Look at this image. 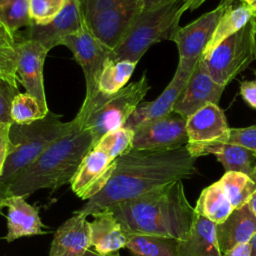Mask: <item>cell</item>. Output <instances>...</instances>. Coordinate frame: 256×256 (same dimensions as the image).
<instances>
[{
  "instance_id": "1",
  "label": "cell",
  "mask_w": 256,
  "mask_h": 256,
  "mask_svg": "<svg viewBox=\"0 0 256 256\" xmlns=\"http://www.w3.org/2000/svg\"><path fill=\"white\" fill-rule=\"evenodd\" d=\"M196 159L187 146L165 151L132 149L116 159L114 171L104 189L78 212L87 217L159 186L192 178L197 172Z\"/></svg>"
},
{
  "instance_id": "2",
  "label": "cell",
  "mask_w": 256,
  "mask_h": 256,
  "mask_svg": "<svg viewBox=\"0 0 256 256\" xmlns=\"http://www.w3.org/2000/svg\"><path fill=\"white\" fill-rule=\"evenodd\" d=\"M128 234H147L178 241L188 234L195 217L182 180L159 186L110 207Z\"/></svg>"
},
{
  "instance_id": "3",
  "label": "cell",
  "mask_w": 256,
  "mask_h": 256,
  "mask_svg": "<svg viewBox=\"0 0 256 256\" xmlns=\"http://www.w3.org/2000/svg\"><path fill=\"white\" fill-rule=\"evenodd\" d=\"M93 145L90 131L75 123L71 133L52 144L17 176L3 199L13 195L28 197L40 189L56 190L70 183Z\"/></svg>"
},
{
  "instance_id": "4",
  "label": "cell",
  "mask_w": 256,
  "mask_h": 256,
  "mask_svg": "<svg viewBox=\"0 0 256 256\" xmlns=\"http://www.w3.org/2000/svg\"><path fill=\"white\" fill-rule=\"evenodd\" d=\"M75 123L62 122L61 116L52 112L30 124L11 123L9 131V152L0 176L1 201L17 176L34 162L52 144L73 131Z\"/></svg>"
},
{
  "instance_id": "5",
  "label": "cell",
  "mask_w": 256,
  "mask_h": 256,
  "mask_svg": "<svg viewBox=\"0 0 256 256\" xmlns=\"http://www.w3.org/2000/svg\"><path fill=\"white\" fill-rule=\"evenodd\" d=\"M149 89L144 72L139 80L127 84L115 94L104 95L98 91L91 100L83 101L73 120L78 127L90 131L95 145L103 135L125 125Z\"/></svg>"
},
{
  "instance_id": "6",
  "label": "cell",
  "mask_w": 256,
  "mask_h": 256,
  "mask_svg": "<svg viewBox=\"0 0 256 256\" xmlns=\"http://www.w3.org/2000/svg\"><path fill=\"white\" fill-rule=\"evenodd\" d=\"M185 1L173 0L154 9L143 11L124 40L110 52L108 59L138 63L152 45L170 40L185 12Z\"/></svg>"
},
{
  "instance_id": "7",
  "label": "cell",
  "mask_w": 256,
  "mask_h": 256,
  "mask_svg": "<svg viewBox=\"0 0 256 256\" xmlns=\"http://www.w3.org/2000/svg\"><path fill=\"white\" fill-rule=\"evenodd\" d=\"M253 35L254 26L250 20L242 29L221 42L209 54L200 57L215 82L226 87L255 60Z\"/></svg>"
},
{
  "instance_id": "8",
  "label": "cell",
  "mask_w": 256,
  "mask_h": 256,
  "mask_svg": "<svg viewBox=\"0 0 256 256\" xmlns=\"http://www.w3.org/2000/svg\"><path fill=\"white\" fill-rule=\"evenodd\" d=\"M61 45L72 52L74 60L80 65L86 83L84 101L91 100L98 93L99 76L111 50L92 34L86 22L81 30L67 36Z\"/></svg>"
},
{
  "instance_id": "9",
  "label": "cell",
  "mask_w": 256,
  "mask_h": 256,
  "mask_svg": "<svg viewBox=\"0 0 256 256\" xmlns=\"http://www.w3.org/2000/svg\"><path fill=\"white\" fill-rule=\"evenodd\" d=\"M143 10V0H124L85 22L92 34L112 51L124 40Z\"/></svg>"
},
{
  "instance_id": "10",
  "label": "cell",
  "mask_w": 256,
  "mask_h": 256,
  "mask_svg": "<svg viewBox=\"0 0 256 256\" xmlns=\"http://www.w3.org/2000/svg\"><path fill=\"white\" fill-rule=\"evenodd\" d=\"M187 119L171 112L134 130L133 149L148 151L174 150L188 144Z\"/></svg>"
},
{
  "instance_id": "11",
  "label": "cell",
  "mask_w": 256,
  "mask_h": 256,
  "mask_svg": "<svg viewBox=\"0 0 256 256\" xmlns=\"http://www.w3.org/2000/svg\"><path fill=\"white\" fill-rule=\"evenodd\" d=\"M198 60H179L172 80L161 95L153 101L141 102L123 127L134 131L143 124L173 112L174 104L184 90Z\"/></svg>"
},
{
  "instance_id": "12",
  "label": "cell",
  "mask_w": 256,
  "mask_h": 256,
  "mask_svg": "<svg viewBox=\"0 0 256 256\" xmlns=\"http://www.w3.org/2000/svg\"><path fill=\"white\" fill-rule=\"evenodd\" d=\"M84 24L85 19L79 0H70L67 6L52 21L43 25L32 24L24 31L17 32V37L38 41L50 51L55 46L61 45L67 36L81 30Z\"/></svg>"
},
{
  "instance_id": "13",
  "label": "cell",
  "mask_w": 256,
  "mask_h": 256,
  "mask_svg": "<svg viewBox=\"0 0 256 256\" xmlns=\"http://www.w3.org/2000/svg\"><path fill=\"white\" fill-rule=\"evenodd\" d=\"M227 7L220 3L215 9L201 15L186 26H179L176 29L170 40L177 45L179 60H198L202 56Z\"/></svg>"
},
{
  "instance_id": "14",
  "label": "cell",
  "mask_w": 256,
  "mask_h": 256,
  "mask_svg": "<svg viewBox=\"0 0 256 256\" xmlns=\"http://www.w3.org/2000/svg\"><path fill=\"white\" fill-rule=\"evenodd\" d=\"M18 38V37H17ZM17 75L26 93L34 96L48 110L43 80V67L49 52L41 43L31 39L18 38Z\"/></svg>"
},
{
  "instance_id": "15",
  "label": "cell",
  "mask_w": 256,
  "mask_h": 256,
  "mask_svg": "<svg viewBox=\"0 0 256 256\" xmlns=\"http://www.w3.org/2000/svg\"><path fill=\"white\" fill-rule=\"evenodd\" d=\"M116 160L102 150L92 147L85 155L70 184L72 191L81 199L89 200L101 192L114 171Z\"/></svg>"
},
{
  "instance_id": "16",
  "label": "cell",
  "mask_w": 256,
  "mask_h": 256,
  "mask_svg": "<svg viewBox=\"0 0 256 256\" xmlns=\"http://www.w3.org/2000/svg\"><path fill=\"white\" fill-rule=\"evenodd\" d=\"M224 89V86L213 80L199 59L184 90L174 104L173 112L187 119L208 103L218 105Z\"/></svg>"
},
{
  "instance_id": "17",
  "label": "cell",
  "mask_w": 256,
  "mask_h": 256,
  "mask_svg": "<svg viewBox=\"0 0 256 256\" xmlns=\"http://www.w3.org/2000/svg\"><path fill=\"white\" fill-rule=\"evenodd\" d=\"M90 248V222L76 211L55 231L49 256H83Z\"/></svg>"
},
{
  "instance_id": "18",
  "label": "cell",
  "mask_w": 256,
  "mask_h": 256,
  "mask_svg": "<svg viewBox=\"0 0 256 256\" xmlns=\"http://www.w3.org/2000/svg\"><path fill=\"white\" fill-rule=\"evenodd\" d=\"M90 222L91 247L97 253L105 256L119 254V250L126 248L128 233L123 228L110 208L98 211Z\"/></svg>"
},
{
  "instance_id": "19",
  "label": "cell",
  "mask_w": 256,
  "mask_h": 256,
  "mask_svg": "<svg viewBox=\"0 0 256 256\" xmlns=\"http://www.w3.org/2000/svg\"><path fill=\"white\" fill-rule=\"evenodd\" d=\"M24 196H9L2 200L1 208H8L7 213V234L4 239L12 242L20 237L42 235L47 232L43 230L38 209L30 205Z\"/></svg>"
},
{
  "instance_id": "20",
  "label": "cell",
  "mask_w": 256,
  "mask_h": 256,
  "mask_svg": "<svg viewBox=\"0 0 256 256\" xmlns=\"http://www.w3.org/2000/svg\"><path fill=\"white\" fill-rule=\"evenodd\" d=\"M229 129L219 105L208 103L187 118L188 145H200L219 140Z\"/></svg>"
},
{
  "instance_id": "21",
  "label": "cell",
  "mask_w": 256,
  "mask_h": 256,
  "mask_svg": "<svg viewBox=\"0 0 256 256\" xmlns=\"http://www.w3.org/2000/svg\"><path fill=\"white\" fill-rule=\"evenodd\" d=\"M186 146L195 158L213 154L222 164L225 172L236 171L251 176L256 165V153L239 145L211 142L200 145L187 144Z\"/></svg>"
},
{
  "instance_id": "22",
  "label": "cell",
  "mask_w": 256,
  "mask_h": 256,
  "mask_svg": "<svg viewBox=\"0 0 256 256\" xmlns=\"http://www.w3.org/2000/svg\"><path fill=\"white\" fill-rule=\"evenodd\" d=\"M215 231L222 254L238 244L250 241L256 233V215L247 203L240 208L233 209L224 222L215 224Z\"/></svg>"
},
{
  "instance_id": "23",
  "label": "cell",
  "mask_w": 256,
  "mask_h": 256,
  "mask_svg": "<svg viewBox=\"0 0 256 256\" xmlns=\"http://www.w3.org/2000/svg\"><path fill=\"white\" fill-rule=\"evenodd\" d=\"M177 256H221L215 224L196 214L186 237L178 241Z\"/></svg>"
},
{
  "instance_id": "24",
  "label": "cell",
  "mask_w": 256,
  "mask_h": 256,
  "mask_svg": "<svg viewBox=\"0 0 256 256\" xmlns=\"http://www.w3.org/2000/svg\"><path fill=\"white\" fill-rule=\"evenodd\" d=\"M233 207L218 180L204 188L196 202L194 211L214 224L224 222L232 212Z\"/></svg>"
},
{
  "instance_id": "25",
  "label": "cell",
  "mask_w": 256,
  "mask_h": 256,
  "mask_svg": "<svg viewBox=\"0 0 256 256\" xmlns=\"http://www.w3.org/2000/svg\"><path fill=\"white\" fill-rule=\"evenodd\" d=\"M253 11L250 5L242 3L238 6H228L221 16L214 33L202 55L209 54L221 42L242 29L252 18Z\"/></svg>"
},
{
  "instance_id": "26",
  "label": "cell",
  "mask_w": 256,
  "mask_h": 256,
  "mask_svg": "<svg viewBox=\"0 0 256 256\" xmlns=\"http://www.w3.org/2000/svg\"><path fill=\"white\" fill-rule=\"evenodd\" d=\"M178 240L173 238L128 234L126 249L132 256H177Z\"/></svg>"
},
{
  "instance_id": "27",
  "label": "cell",
  "mask_w": 256,
  "mask_h": 256,
  "mask_svg": "<svg viewBox=\"0 0 256 256\" xmlns=\"http://www.w3.org/2000/svg\"><path fill=\"white\" fill-rule=\"evenodd\" d=\"M137 63L128 60L114 61L107 59L98 80V91L112 95L123 89L129 82Z\"/></svg>"
},
{
  "instance_id": "28",
  "label": "cell",
  "mask_w": 256,
  "mask_h": 256,
  "mask_svg": "<svg viewBox=\"0 0 256 256\" xmlns=\"http://www.w3.org/2000/svg\"><path fill=\"white\" fill-rule=\"evenodd\" d=\"M17 33L12 32L0 22V78L18 86L17 75Z\"/></svg>"
},
{
  "instance_id": "29",
  "label": "cell",
  "mask_w": 256,
  "mask_h": 256,
  "mask_svg": "<svg viewBox=\"0 0 256 256\" xmlns=\"http://www.w3.org/2000/svg\"><path fill=\"white\" fill-rule=\"evenodd\" d=\"M219 181L233 209L246 205L256 190V184L251 177L241 172H225Z\"/></svg>"
},
{
  "instance_id": "30",
  "label": "cell",
  "mask_w": 256,
  "mask_h": 256,
  "mask_svg": "<svg viewBox=\"0 0 256 256\" xmlns=\"http://www.w3.org/2000/svg\"><path fill=\"white\" fill-rule=\"evenodd\" d=\"M48 112L34 96L19 92L12 100L10 116L12 123L24 125L44 118Z\"/></svg>"
},
{
  "instance_id": "31",
  "label": "cell",
  "mask_w": 256,
  "mask_h": 256,
  "mask_svg": "<svg viewBox=\"0 0 256 256\" xmlns=\"http://www.w3.org/2000/svg\"><path fill=\"white\" fill-rule=\"evenodd\" d=\"M133 130L121 127L103 135L93 147L102 150L112 160H116L133 149Z\"/></svg>"
},
{
  "instance_id": "32",
  "label": "cell",
  "mask_w": 256,
  "mask_h": 256,
  "mask_svg": "<svg viewBox=\"0 0 256 256\" xmlns=\"http://www.w3.org/2000/svg\"><path fill=\"white\" fill-rule=\"evenodd\" d=\"M0 22L14 33L31 26L29 0H0Z\"/></svg>"
},
{
  "instance_id": "33",
  "label": "cell",
  "mask_w": 256,
  "mask_h": 256,
  "mask_svg": "<svg viewBox=\"0 0 256 256\" xmlns=\"http://www.w3.org/2000/svg\"><path fill=\"white\" fill-rule=\"evenodd\" d=\"M70 0H29V15L33 24H47L52 21Z\"/></svg>"
},
{
  "instance_id": "34",
  "label": "cell",
  "mask_w": 256,
  "mask_h": 256,
  "mask_svg": "<svg viewBox=\"0 0 256 256\" xmlns=\"http://www.w3.org/2000/svg\"><path fill=\"white\" fill-rule=\"evenodd\" d=\"M220 143L235 144L256 153V125L245 128H230L217 141Z\"/></svg>"
},
{
  "instance_id": "35",
  "label": "cell",
  "mask_w": 256,
  "mask_h": 256,
  "mask_svg": "<svg viewBox=\"0 0 256 256\" xmlns=\"http://www.w3.org/2000/svg\"><path fill=\"white\" fill-rule=\"evenodd\" d=\"M18 93V86L0 78V123H12L10 116L11 104Z\"/></svg>"
},
{
  "instance_id": "36",
  "label": "cell",
  "mask_w": 256,
  "mask_h": 256,
  "mask_svg": "<svg viewBox=\"0 0 256 256\" xmlns=\"http://www.w3.org/2000/svg\"><path fill=\"white\" fill-rule=\"evenodd\" d=\"M124 0H79L80 8L85 20H89L94 15L107 11Z\"/></svg>"
},
{
  "instance_id": "37",
  "label": "cell",
  "mask_w": 256,
  "mask_h": 256,
  "mask_svg": "<svg viewBox=\"0 0 256 256\" xmlns=\"http://www.w3.org/2000/svg\"><path fill=\"white\" fill-rule=\"evenodd\" d=\"M11 123H0V176L9 152V131Z\"/></svg>"
},
{
  "instance_id": "38",
  "label": "cell",
  "mask_w": 256,
  "mask_h": 256,
  "mask_svg": "<svg viewBox=\"0 0 256 256\" xmlns=\"http://www.w3.org/2000/svg\"><path fill=\"white\" fill-rule=\"evenodd\" d=\"M240 94L251 108L256 109V80L243 81L240 85Z\"/></svg>"
},
{
  "instance_id": "39",
  "label": "cell",
  "mask_w": 256,
  "mask_h": 256,
  "mask_svg": "<svg viewBox=\"0 0 256 256\" xmlns=\"http://www.w3.org/2000/svg\"><path fill=\"white\" fill-rule=\"evenodd\" d=\"M221 256H250V245L248 243L238 244L232 249L224 252Z\"/></svg>"
},
{
  "instance_id": "40",
  "label": "cell",
  "mask_w": 256,
  "mask_h": 256,
  "mask_svg": "<svg viewBox=\"0 0 256 256\" xmlns=\"http://www.w3.org/2000/svg\"><path fill=\"white\" fill-rule=\"evenodd\" d=\"M171 1H173V0H143V5H144L143 11L154 9L158 6H161V5L171 2Z\"/></svg>"
},
{
  "instance_id": "41",
  "label": "cell",
  "mask_w": 256,
  "mask_h": 256,
  "mask_svg": "<svg viewBox=\"0 0 256 256\" xmlns=\"http://www.w3.org/2000/svg\"><path fill=\"white\" fill-rule=\"evenodd\" d=\"M207 0H186L184 5V10H195L204 4Z\"/></svg>"
},
{
  "instance_id": "42",
  "label": "cell",
  "mask_w": 256,
  "mask_h": 256,
  "mask_svg": "<svg viewBox=\"0 0 256 256\" xmlns=\"http://www.w3.org/2000/svg\"><path fill=\"white\" fill-rule=\"evenodd\" d=\"M249 245H250V256H256V233L250 239Z\"/></svg>"
},
{
  "instance_id": "43",
  "label": "cell",
  "mask_w": 256,
  "mask_h": 256,
  "mask_svg": "<svg viewBox=\"0 0 256 256\" xmlns=\"http://www.w3.org/2000/svg\"><path fill=\"white\" fill-rule=\"evenodd\" d=\"M248 205L251 208V210L253 211V213L256 215V190L252 194V196H251V198H250V200L248 202Z\"/></svg>"
},
{
  "instance_id": "44",
  "label": "cell",
  "mask_w": 256,
  "mask_h": 256,
  "mask_svg": "<svg viewBox=\"0 0 256 256\" xmlns=\"http://www.w3.org/2000/svg\"><path fill=\"white\" fill-rule=\"evenodd\" d=\"M83 256H105V255H101V254H99V253H97L95 250H93V249H88L86 252H85V254L83 255ZM114 256H120L119 254L118 255H114Z\"/></svg>"
},
{
  "instance_id": "45",
  "label": "cell",
  "mask_w": 256,
  "mask_h": 256,
  "mask_svg": "<svg viewBox=\"0 0 256 256\" xmlns=\"http://www.w3.org/2000/svg\"><path fill=\"white\" fill-rule=\"evenodd\" d=\"M253 41H254V57H255V60H256V30L255 29H254Z\"/></svg>"
},
{
  "instance_id": "46",
  "label": "cell",
  "mask_w": 256,
  "mask_h": 256,
  "mask_svg": "<svg viewBox=\"0 0 256 256\" xmlns=\"http://www.w3.org/2000/svg\"><path fill=\"white\" fill-rule=\"evenodd\" d=\"M234 1L235 0H221L220 3H222V4L226 5V6H230V5H232L234 3Z\"/></svg>"
},
{
  "instance_id": "47",
  "label": "cell",
  "mask_w": 256,
  "mask_h": 256,
  "mask_svg": "<svg viewBox=\"0 0 256 256\" xmlns=\"http://www.w3.org/2000/svg\"><path fill=\"white\" fill-rule=\"evenodd\" d=\"M251 179L254 181V183L256 184V165L254 166V169H253V172H252V175L250 176Z\"/></svg>"
},
{
  "instance_id": "48",
  "label": "cell",
  "mask_w": 256,
  "mask_h": 256,
  "mask_svg": "<svg viewBox=\"0 0 256 256\" xmlns=\"http://www.w3.org/2000/svg\"><path fill=\"white\" fill-rule=\"evenodd\" d=\"M242 3L248 4V5H252L254 2H256V0H240Z\"/></svg>"
},
{
  "instance_id": "49",
  "label": "cell",
  "mask_w": 256,
  "mask_h": 256,
  "mask_svg": "<svg viewBox=\"0 0 256 256\" xmlns=\"http://www.w3.org/2000/svg\"><path fill=\"white\" fill-rule=\"evenodd\" d=\"M252 11H253V15H256V2H254L252 5H250Z\"/></svg>"
},
{
  "instance_id": "50",
  "label": "cell",
  "mask_w": 256,
  "mask_h": 256,
  "mask_svg": "<svg viewBox=\"0 0 256 256\" xmlns=\"http://www.w3.org/2000/svg\"><path fill=\"white\" fill-rule=\"evenodd\" d=\"M251 21L253 23V26H254V29L256 30V15H253L252 18H251Z\"/></svg>"
}]
</instances>
